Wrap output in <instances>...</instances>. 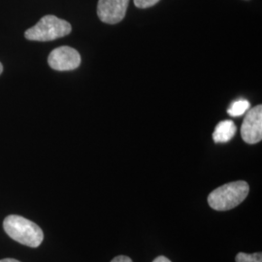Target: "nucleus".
<instances>
[{"label": "nucleus", "mask_w": 262, "mask_h": 262, "mask_svg": "<svg viewBox=\"0 0 262 262\" xmlns=\"http://www.w3.org/2000/svg\"><path fill=\"white\" fill-rule=\"evenodd\" d=\"M111 262H133L130 257L125 256V255H119L117 257H115Z\"/></svg>", "instance_id": "obj_11"}, {"label": "nucleus", "mask_w": 262, "mask_h": 262, "mask_svg": "<svg viewBox=\"0 0 262 262\" xmlns=\"http://www.w3.org/2000/svg\"><path fill=\"white\" fill-rule=\"evenodd\" d=\"M71 30L72 27L68 21L54 15H47L40 19L34 27L28 28L25 32V37L31 41L48 42L64 37Z\"/></svg>", "instance_id": "obj_3"}, {"label": "nucleus", "mask_w": 262, "mask_h": 262, "mask_svg": "<svg viewBox=\"0 0 262 262\" xmlns=\"http://www.w3.org/2000/svg\"><path fill=\"white\" fill-rule=\"evenodd\" d=\"M3 228L13 240L30 248H37L44 239L42 229L20 215H8L3 222Z\"/></svg>", "instance_id": "obj_1"}, {"label": "nucleus", "mask_w": 262, "mask_h": 262, "mask_svg": "<svg viewBox=\"0 0 262 262\" xmlns=\"http://www.w3.org/2000/svg\"><path fill=\"white\" fill-rule=\"evenodd\" d=\"M0 262H20L19 260H16V259H13V258H5V259H1Z\"/></svg>", "instance_id": "obj_13"}, {"label": "nucleus", "mask_w": 262, "mask_h": 262, "mask_svg": "<svg viewBox=\"0 0 262 262\" xmlns=\"http://www.w3.org/2000/svg\"><path fill=\"white\" fill-rule=\"evenodd\" d=\"M159 1L160 0H134V4L137 8L146 9L156 5L157 3H159Z\"/></svg>", "instance_id": "obj_10"}, {"label": "nucleus", "mask_w": 262, "mask_h": 262, "mask_svg": "<svg viewBox=\"0 0 262 262\" xmlns=\"http://www.w3.org/2000/svg\"><path fill=\"white\" fill-rule=\"evenodd\" d=\"M237 127L232 121H223L215 126L213 133V139L215 143H226L231 140L236 133Z\"/></svg>", "instance_id": "obj_7"}, {"label": "nucleus", "mask_w": 262, "mask_h": 262, "mask_svg": "<svg viewBox=\"0 0 262 262\" xmlns=\"http://www.w3.org/2000/svg\"><path fill=\"white\" fill-rule=\"evenodd\" d=\"M48 63L56 71H70L81 64V56L75 49L62 46L51 52L48 57Z\"/></svg>", "instance_id": "obj_4"}, {"label": "nucleus", "mask_w": 262, "mask_h": 262, "mask_svg": "<svg viewBox=\"0 0 262 262\" xmlns=\"http://www.w3.org/2000/svg\"><path fill=\"white\" fill-rule=\"evenodd\" d=\"M241 135L248 144H256L262 139V106L252 108L244 119Z\"/></svg>", "instance_id": "obj_5"}, {"label": "nucleus", "mask_w": 262, "mask_h": 262, "mask_svg": "<svg viewBox=\"0 0 262 262\" xmlns=\"http://www.w3.org/2000/svg\"><path fill=\"white\" fill-rule=\"evenodd\" d=\"M249 191L250 187L245 181L228 183L213 190L208 196V203L215 211H228L240 205Z\"/></svg>", "instance_id": "obj_2"}, {"label": "nucleus", "mask_w": 262, "mask_h": 262, "mask_svg": "<svg viewBox=\"0 0 262 262\" xmlns=\"http://www.w3.org/2000/svg\"><path fill=\"white\" fill-rule=\"evenodd\" d=\"M152 262H171L169 260L167 257H165V256H159V257H157L155 260Z\"/></svg>", "instance_id": "obj_12"}, {"label": "nucleus", "mask_w": 262, "mask_h": 262, "mask_svg": "<svg viewBox=\"0 0 262 262\" xmlns=\"http://www.w3.org/2000/svg\"><path fill=\"white\" fill-rule=\"evenodd\" d=\"M236 262H262V253H239L235 258Z\"/></svg>", "instance_id": "obj_9"}, {"label": "nucleus", "mask_w": 262, "mask_h": 262, "mask_svg": "<svg viewBox=\"0 0 262 262\" xmlns=\"http://www.w3.org/2000/svg\"><path fill=\"white\" fill-rule=\"evenodd\" d=\"M250 109V102L246 99H240L232 103L227 113L232 117H240Z\"/></svg>", "instance_id": "obj_8"}, {"label": "nucleus", "mask_w": 262, "mask_h": 262, "mask_svg": "<svg viewBox=\"0 0 262 262\" xmlns=\"http://www.w3.org/2000/svg\"><path fill=\"white\" fill-rule=\"evenodd\" d=\"M3 72V66H2V63L0 62V74Z\"/></svg>", "instance_id": "obj_14"}, {"label": "nucleus", "mask_w": 262, "mask_h": 262, "mask_svg": "<svg viewBox=\"0 0 262 262\" xmlns=\"http://www.w3.org/2000/svg\"><path fill=\"white\" fill-rule=\"evenodd\" d=\"M129 0H99L97 16L102 23L116 25L125 17Z\"/></svg>", "instance_id": "obj_6"}]
</instances>
